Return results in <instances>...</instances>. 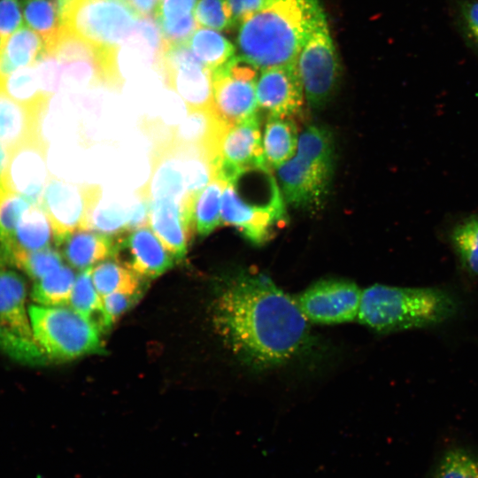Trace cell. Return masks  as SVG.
Returning <instances> with one entry per match:
<instances>
[{"label": "cell", "instance_id": "cell-1", "mask_svg": "<svg viewBox=\"0 0 478 478\" xmlns=\"http://www.w3.org/2000/svg\"><path fill=\"white\" fill-rule=\"evenodd\" d=\"M212 321L235 358L258 372L294 361L311 344L309 321L295 297L252 269L239 270L219 284Z\"/></svg>", "mask_w": 478, "mask_h": 478}, {"label": "cell", "instance_id": "cell-2", "mask_svg": "<svg viewBox=\"0 0 478 478\" xmlns=\"http://www.w3.org/2000/svg\"><path fill=\"white\" fill-rule=\"evenodd\" d=\"M326 21L319 0H271L239 23L238 56L259 70L295 62Z\"/></svg>", "mask_w": 478, "mask_h": 478}, {"label": "cell", "instance_id": "cell-3", "mask_svg": "<svg viewBox=\"0 0 478 478\" xmlns=\"http://www.w3.org/2000/svg\"><path fill=\"white\" fill-rule=\"evenodd\" d=\"M62 30L87 52L95 83L120 89L118 55L139 17L125 0H56Z\"/></svg>", "mask_w": 478, "mask_h": 478}, {"label": "cell", "instance_id": "cell-4", "mask_svg": "<svg viewBox=\"0 0 478 478\" xmlns=\"http://www.w3.org/2000/svg\"><path fill=\"white\" fill-rule=\"evenodd\" d=\"M459 308V298L441 288L374 284L362 292L358 320L372 331L387 335L439 325Z\"/></svg>", "mask_w": 478, "mask_h": 478}, {"label": "cell", "instance_id": "cell-5", "mask_svg": "<svg viewBox=\"0 0 478 478\" xmlns=\"http://www.w3.org/2000/svg\"><path fill=\"white\" fill-rule=\"evenodd\" d=\"M31 328L42 352L56 360H70L101 347L100 328L66 306H28Z\"/></svg>", "mask_w": 478, "mask_h": 478}, {"label": "cell", "instance_id": "cell-6", "mask_svg": "<svg viewBox=\"0 0 478 478\" xmlns=\"http://www.w3.org/2000/svg\"><path fill=\"white\" fill-rule=\"evenodd\" d=\"M101 194L99 185L72 183L50 173L39 206L50 221L56 244L73 231L89 230Z\"/></svg>", "mask_w": 478, "mask_h": 478}, {"label": "cell", "instance_id": "cell-7", "mask_svg": "<svg viewBox=\"0 0 478 478\" xmlns=\"http://www.w3.org/2000/svg\"><path fill=\"white\" fill-rule=\"evenodd\" d=\"M255 198L243 197L234 184L227 183L222 195L221 222L235 227L248 241L259 245L286 223L287 217L280 189L258 200Z\"/></svg>", "mask_w": 478, "mask_h": 478}, {"label": "cell", "instance_id": "cell-8", "mask_svg": "<svg viewBox=\"0 0 478 478\" xmlns=\"http://www.w3.org/2000/svg\"><path fill=\"white\" fill-rule=\"evenodd\" d=\"M156 58L165 85L181 97L188 110L213 106L212 71L187 43L162 44Z\"/></svg>", "mask_w": 478, "mask_h": 478}, {"label": "cell", "instance_id": "cell-9", "mask_svg": "<svg viewBox=\"0 0 478 478\" xmlns=\"http://www.w3.org/2000/svg\"><path fill=\"white\" fill-rule=\"evenodd\" d=\"M297 63L307 103L313 109L322 108L334 95L340 77V63L327 21L307 40Z\"/></svg>", "mask_w": 478, "mask_h": 478}, {"label": "cell", "instance_id": "cell-10", "mask_svg": "<svg viewBox=\"0 0 478 478\" xmlns=\"http://www.w3.org/2000/svg\"><path fill=\"white\" fill-rule=\"evenodd\" d=\"M258 70L237 55L212 72L213 108L227 124L235 125L258 113Z\"/></svg>", "mask_w": 478, "mask_h": 478}, {"label": "cell", "instance_id": "cell-11", "mask_svg": "<svg viewBox=\"0 0 478 478\" xmlns=\"http://www.w3.org/2000/svg\"><path fill=\"white\" fill-rule=\"evenodd\" d=\"M362 292L349 279L328 277L308 286L295 299L309 322L335 325L358 319Z\"/></svg>", "mask_w": 478, "mask_h": 478}, {"label": "cell", "instance_id": "cell-12", "mask_svg": "<svg viewBox=\"0 0 478 478\" xmlns=\"http://www.w3.org/2000/svg\"><path fill=\"white\" fill-rule=\"evenodd\" d=\"M334 163L298 154L277 168L282 196L295 206L320 208L329 191Z\"/></svg>", "mask_w": 478, "mask_h": 478}, {"label": "cell", "instance_id": "cell-13", "mask_svg": "<svg viewBox=\"0 0 478 478\" xmlns=\"http://www.w3.org/2000/svg\"><path fill=\"white\" fill-rule=\"evenodd\" d=\"M267 166L258 114L231 126L224 135L215 162L216 178L233 183L245 171ZM268 167V166H267Z\"/></svg>", "mask_w": 478, "mask_h": 478}, {"label": "cell", "instance_id": "cell-14", "mask_svg": "<svg viewBox=\"0 0 478 478\" xmlns=\"http://www.w3.org/2000/svg\"><path fill=\"white\" fill-rule=\"evenodd\" d=\"M47 148L36 140L27 141L10 150L0 183L39 205L50 177Z\"/></svg>", "mask_w": 478, "mask_h": 478}, {"label": "cell", "instance_id": "cell-15", "mask_svg": "<svg viewBox=\"0 0 478 478\" xmlns=\"http://www.w3.org/2000/svg\"><path fill=\"white\" fill-rule=\"evenodd\" d=\"M304 97L297 61L260 69L257 81L258 104L268 115L293 118L300 112Z\"/></svg>", "mask_w": 478, "mask_h": 478}, {"label": "cell", "instance_id": "cell-16", "mask_svg": "<svg viewBox=\"0 0 478 478\" xmlns=\"http://www.w3.org/2000/svg\"><path fill=\"white\" fill-rule=\"evenodd\" d=\"M113 257L140 278H155L173 266V258L148 227L117 235Z\"/></svg>", "mask_w": 478, "mask_h": 478}, {"label": "cell", "instance_id": "cell-17", "mask_svg": "<svg viewBox=\"0 0 478 478\" xmlns=\"http://www.w3.org/2000/svg\"><path fill=\"white\" fill-rule=\"evenodd\" d=\"M231 125L224 121L213 106L188 110L187 116L173 130V145L204 150L215 164L220 142Z\"/></svg>", "mask_w": 478, "mask_h": 478}, {"label": "cell", "instance_id": "cell-18", "mask_svg": "<svg viewBox=\"0 0 478 478\" xmlns=\"http://www.w3.org/2000/svg\"><path fill=\"white\" fill-rule=\"evenodd\" d=\"M26 301L27 289L23 277L0 259V329L19 339L36 343Z\"/></svg>", "mask_w": 478, "mask_h": 478}, {"label": "cell", "instance_id": "cell-19", "mask_svg": "<svg viewBox=\"0 0 478 478\" xmlns=\"http://www.w3.org/2000/svg\"><path fill=\"white\" fill-rule=\"evenodd\" d=\"M152 231L173 259H182L192 238L184 220L183 206L172 200H150V221Z\"/></svg>", "mask_w": 478, "mask_h": 478}, {"label": "cell", "instance_id": "cell-20", "mask_svg": "<svg viewBox=\"0 0 478 478\" xmlns=\"http://www.w3.org/2000/svg\"><path fill=\"white\" fill-rule=\"evenodd\" d=\"M117 236L90 230H76L66 235L56 245L69 266L85 270L113 257Z\"/></svg>", "mask_w": 478, "mask_h": 478}, {"label": "cell", "instance_id": "cell-21", "mask_svg": "<svg viewBox=\"0 0 478 478\" xmlns=\"http://www.w3.org/2000/svg\"><path fill=\"white\" fill-rule=\"evenodd\" d=\"M45 53L42 37L26 25L21 26L0 43V79L34 65Z\"/></svg>", "mask_w": 478, "mask_h": 478}, {"label": "cell", "instance_id": "cell-22", "mask_svg": "<svg viewBox=\"0 0 478 478\" xmlns=\"http://www.w3.org/2000/svg\"><path fill=\"white\" fill-rule=\"evenodd\" d=\"M298 138L293 118L268 115L262 136L266 166L277 169L292 158L297 151Z\"/></svg>", "mask_w": 478, "mask_h": 478}, {"label": "cell", "instance_id": "cell-23", "mask_svg": "<svg viewBox=\"0 0 478 478\" xmlns=\"http://www.w3.org/2000/svg\"><path fill=\"white\" fill-rule=\"evenodd\" d=\"M35 108L25 106L0 91L1 146L11 150L27 141L36 140Z\"/></svg>", "mask_w": 478, "mask_h": 478}, {"label": "cell", "instance_id": "cell-24", "mask_svg": "<svg viewBox=\"0 0 478 478\" xmlns=\"http://www.w3.org/2000/svg\"><path fill=\"white\" fill-rule=\"evenodd\" d=\"M51 241L54 242V235L47 214L41 206L32 204L19 221L10 252L4 263L11 266L17 253L50 247Z\"/></svg>", "mask_w": 478, "mask_h": 478}, {"label": "cell", "instance_id": "cell-25", "mask_svg": "<svg viewBox=\"0 0 478 478\" xmlns=\"http://www.w3.org/2000/svg\"><path fill=\"white\" fill-rule=\"evenodd\" d=\"M20 4L25 25L42 37L50 55L62 30L56 0H20Z\"/></svg>", "mask_w": 478, "mask_h": 478}, {"label": "cell", "instance_id": "cell-26", "mask_svg": "<svg viewBox=\"0 0 478 478\" xmlns=\"http://www.w3.org/2000/svg\"><path fill=\"white\" fill-rule=\"evenodd\" d=\"M194 56L212 72L235 56V46L219 31L197 27L187 42Z\"/></svg>", "mask_w": 478, "mask_h": 478}, {"label": "cell", "instance_id": "cell-27", "mask_svg": "<svg viewBox=\"0 0 478 478\" xmlns=\"http://www.w3.org/2000/svg\"><path fill=\"white\" fill-rule=\"evenodd\" d=\"M75 280L73 269L63 265L58 270L35 281L31 297L39 305H69Z\"/></svg>", "mask_w": 478, "mask_h": 478}, {"label": "cell", "instance_id": "cell-28", "mask_svg": "<svg viewBox=\"0 0 478 478\" xmlns=\"http://www.w3.org/2000/svg\"><path fill=\"white\" fill-rule=\"evenodd\" d=\"M141 279L116 259H106L92 267L93 283L101 297L116 292L139 293Z\"/></svg>", "mask_w": 478, "mask_h": 478}, {"label": "cell", "instance_id": "cell-29", "mask_svg": "<svg viewBox=\"0 0 478 478\" xmlns=\"http://www.w3.org/2000/svg\"><path fill=\"white\" fill-rule=\"evenodd\" d=\"M226 182L213 179L196 197L193 207L195 229L201 236L211 234L221 222L222 195Z\"/></svg>", "mask_w": 478, "mask_h": 478}, {"label": "cell", "instance_id": "cell-30", "mask_svg": "<svg viewBox=\"0 0 478 478\" xmlns=\"http://www.w3.org/2000/svg\"><path fill=\"white\" fill-rule=\"evenodd\" d=\"M430 478H478V450L455 444L438 457Z\"/></svg>", "mask_w": 478, "mask_h": 478}, {"label": "cell", "instance_id": "cell-31", "mask_svg": "<svg viewBox=\"0 0 478 478\" xmlns=\"http://www.w3.org/2000/svg\"><path fill=\"white\" fill-rule=\"evenodd\" d=\"M69 305L101 331L106 328L102 297L93 283L92 267L82 270L76 276Z\"/></svg>", "mask_w": 478, "mask_h": 478}, {"label": "cell", "instance_id": "cell-32", "mask_svg": "<svg viewBox=\"0 0 478 478\" xmlns=\"http://www.w3.org/2000/svg\"><path fill=\"white\" fill-rule=\"evenodd\" d=\"M31 205L26 198L0 183V259L3 262L10 252L19 221Z\"/></svg>", "mask_w": 478, "mask_h": 478}, {"label": "cell", "instance_id": "cell-33", "mask_svg": "<svg viewBox=\"0 0 478 478\" xmlns=\"http://www.w3.org/2000/svg\"><path fill=\"white\" fill-rule=\"evenodd\" d=\"M0 91L30 108L50 98L41 93L34 65L19 68L1 78Z\"/></svg>", "mask_w": 478, "mask_h": 478}, {"label": "cell", "instance_id": "cell-34", "mask_svg": "<svg viewBox=\"0 0 478 478\" xmlns=\"http://www.w3.org/2000/svg\"><path fill=\"white\" fill-rule=\"evenodd\" d=\"M451 242L463 268L478 276V218L458 223L451 232Z\"/></svg>", "mask_w": 478, "mask_h": 478}, {"label": "cell", "instance_id": "cell-35", "mask_svg": "<svg viewBox=\"0 0 478 478\" xmlns=\"http://www.w3.org/2000/svg\"><path fill=\"white\" fill-rule=\"evenodd\" d=\"M62 254L50 246L34 251L17 253L11 266L21 269L27 276L37 281L63 266Z\"/></svg>", "mask_w": 478, "mask_h": 478}, {"label": "cell", "instance_id": "cell-36", "mask_svg": "<svg viewBox=\"0 0 478 478\" xmlns=\"http://www.w3.org/2000/svg\"><path fill=\"white\" fill-rule=\"evenodd\" d=\"M296 154L334 163L335 146L332 134L326 127H308L299 136Z\"/></svg>", "mask_w": 478, "mask_h": 478}, {"label": "cell", "instance_id": "cell-37", "mask_svg": "<svg viewBox=\"0 0 478 478\" xmlns=\"http://www.w3.org/2000/svg\"><path fill=\"white\" fill-rule=\"evenodd\" d=\"M194 16L199 27L224 31L235 26L228 0H198Z\"/></svg>", "mask_w": 478, "mask_h": 478}, {"label": "cell", "instance_id": "cell-38", "mask_svg": "<svg viewBox=\"0 0 478 478\" xmlns=\"http://www.w3.org/2000/svg\"><path fill=\"white\" fill-rule=\"evenodd\" d=\"M127 210L117 204L96 205L91 214L89 230L117 236L127 232Z\"/></svg>", "mask_w": 478, "mask_h": 478}, {"label": "cell", "instance_id": "cell-39", "mask_svg": "<svg viewBox=\"0 0 478 478\" xmlns=\"http://www.w3.org/2000/svg\"><path fill=\"white\" fill-rule=\"evenodd\" d=\"M58 61L56 58L45 53L34 64L41 93L45 96H53L58 87Z\"/></svg>", "mask_w": 478, "mask_h": 478}, {"label": "cell", "instance_id": "cell-40", "mask_svg": "<svg viewBox=\"0 0 478 478\" xmlns=\"http://www.w3.org/2000/svg\"><path fill=\"white\" fill-rule=\"evenodd\" d=\"M139 293L116 292L102 297L105 327L112 326L139 297Z\"/></svg>", "mask_w": 478, "mask_h": 478}, {"label": "cell", "instance_id": "cell-41", "mask_svg": "<svg viewBox=\"0 0 478 478\" xmlns=\"http://www.w3.org/2000/svg\"><path fill=\"white\" fill-rule=\"evenodd\" d=\"M198 0H160L155 13L156 22L176 21L194 15Z\"/></svg>", "mask_w": 478, "mask_h": 478}, {"label": "cell", "instance_id": "cell-42", "mask_svg": "<svg viewBox=\"0 0 478 478\" xmlns=\"http://www.w3.org/2000/svg\"><path fill=\"white\" fill-rule=\"evenodd\" d=\"M23 25L20 0H0L1 42Z\"/></svg>", "mask_w": 478, "mask_h": 478}, {"label": "cell", "instance_id": "cell-43", "mask_svg": "<svg viewBox=\"0 0 478 478\" xmlns=\"http://www.w3.org/2000/svg\"><path fill=\"white\" fill-rule=\"evenodd\" d=\"M135 195L136 201L127 210V232L148 226L150 221V199L145 185L140 187Z\"/></svg>", "mask_w": 478, "mask_h": 478}, {"label": "cell", "instance_id": "cell-44", "mask_svg": "<svg viewBox=\"0 0 478 478\" xmlns=\"http://www.w3.org/2000/svg\"><path fill=\"white\" fill-rule=\"evenodd\" d=\"M270 1L228 0L235 25L263 9Z\"/></svg>", "mask_w": 478, "mask_h": 478}, {"label": "cell", "instance_id": "cell-45", "mask_svg": "<svg viewBox=\"0 0 478 478\" xmlns=\"http://www.w3.org/2000/svg\"><path fill=\"white\" fill-rule=\"evenodd\" d=\"M461 13L468 30L478 42V2H465L461 5Z\"/></svg>", "mask_w": 478, "mask_h": 478}, {"label": "cell", "instance_id": "cell-46", "mask_svg": "<svg viewBox=\"0 0 478 478\" xmlns=\"http://www.w3.org/2000/svg\"><path fill=\"white\" fill-rule=\"evenodd\" d=\"M139 18L155 16L160 0H125Z\"/></svg>", "mask_w": 478, "mask_h": 478}, {"label": "cell", "instance_id": "cell-47", "mask_svg": "<svg viewBox=\"0 0 478 478\" xmlns=\"http://www.w3.org/2000/svg\"><path fill=\"white\" fill-rule=\"evenodd\" d=\"M10 150L4 148V146L0 145V178L2 176V173L5 168L8 157H9Z\"/></svg>", "mask_w": 478, "mask_h": 478}, {"label": "cell", "instance_id": "cell-48", "mask_svg": "<svg viewBox=\"0 0 478 478\" xmlns=\"http://www.w3.org/2000/svg\"><path fill=\"white\" fill-rule=\"evenodd\" d=\"M0 43H1V39H0Z\"/></svg>", "mask_w": 478, "mask_h": 478}]
</instances>
